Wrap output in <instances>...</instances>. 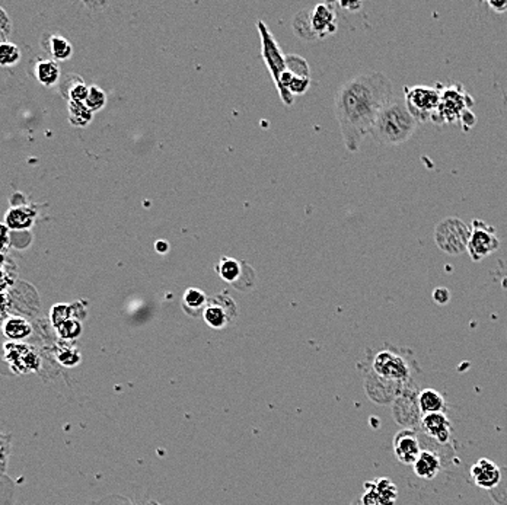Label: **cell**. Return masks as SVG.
<instances>
[{"instance_id":"6da1fadb","label":"cell","mask_w":507,"mask_h":505,"mask_svg":"<svg viewBox=\"0 0 507 505\" xmlns=\"http://www.w3.org/2000/svg\"><path fill=\"white\" fill-rule=\"evenodd\" d=\"M392 101V82L382 72L357 74L337 89L334 108L347 150L360 149L379 113Z\"/></svg>"},{"instance_id":"7a4b0ae2","label":"cell","mask_w":507,"mask_h":505,"mask_svg":"<svg viewBox=\"0 0 507 505\" xmlns=\"http://www.w3.org/2000/svg\"><path fill=\"white\" fill-rule=\"evenodd\" d=\"M417 124L407 108L406 101L394 99L379 113L370 136L382 146H398L406 143L414 135Z\"/></svg>"},{"instance_id":"3957f363","label":"cell","mask_w":507,"mask_h":505,"mask_svg":"<svg viewBox=\"0 0 507 505\" xmlns=\"http://www.w3.org/2000/svg\"><path fill=\"white\" fill-rule=\"evenodd\" d=\"M411 371L408 361L396 350H379L373 356L370 365V376L366 378V387L378 383H385L388 389L398 397L408 382Z\"/></svg>"},{"instance_id":"277c9868","label":"cell","mask_w":507,"mask_h":505,"mask_svg":"<svg viewBox=\"0 0 507 505\" xmlns=\"http://www.w3.org/2000/svg\"><path fill=\"white\" fill-rule=\"evenodd\" d=\"M472 227L458 217H446L435 229V242L438 248L452 256L468 251Z\"/></svg>"},{"instance_id":"5b68a950","label":"cell","mask_w":507,"mask_h":505,"mask_svg":"<svg viewBox=\"0 0 507 505\" xmlns=\"http://www.w3.org/2000/svg\"><path fill=\"white\" fill-rule=\"evenodd\" d=\"M442 85L436 86H406L404 88V101L410 114L417 123L432 121L433 115L438 113L442 101Z\"/></svg>"},{"instance_id":"8992f818","label":"cell","mask_w":507,"mask_h":505,"mask_svg":"<svg viewBox=\"0 0 507 505\" xmlns=\"http://www.w3.org/2000/svg\"><path fill=\"white\" fill-rule=\"evenodd\" d=\"M298 16L303 21L295 19V31L305 40L324 38L337 30L335 13L330 4L316 5L312 11H305Z\"/></svg>"},{"instance_id":"52a82bcc","label":"cell","mask_w":507,"mask_h":505,"mask_svg":"<svg viewBox=\"0 0 507 505\" xmlns=\"http://www.w3.org/2000/svg\"><path fill=\"white\" fill-rule=\"evenodd\" d=\"M474 101L468 92L458 84L442 88V101L438 113L433 115L432 121L435 124H452L461 121L465 111L472 106Z\"/></svg>"},{"instance_id":"ba28073f","label":"cell","mask_w":507,"mask_h":505,"mask_svg":"<svg viewBox=\"0 0 507 505\" xmlns=\"http://www.w3.org/2000/svg\"><path fill=\"white\" fill-rule=\"evenodd\" d=\"M257 28H258L260 40H261L262 60H264L267 69H269L273 81L277 86V91H279L282 74L287 70V57L283 55V51L280 50L276 38L273 37L272 31L269 30V26L265 25L264 21L257 22Z\"/></svg>"},{"instance_id":"9c48e42d","label":"cell","mask_w":507,"mask_h":505,"mask_svg":"<svg viewBox=\"0 0 507 505\" xmlns=\"http://www.w3.org/2000/svg\"><path fill=\"white\" fill-rule=\"evenodd\" d=\"M471 227L472 233L467 252L474 262H479L500 248V239L496 229L484 220H474Z\"/></svg>"},{"instance_id":"30bf717a","label":"cell","mask_w":507,"mask_h":505,"mask_svg":"<svg viewBox=\"0 0 507 505\" xmlns=\"http://www.w3.org/2000/svg\"><path fill=\"white\" fill-rule=\"evenodd\" d=\"M5 360L9 363L15 375L33 373L41 367V358L37 351L22 342L5 344Z\"/></svg>"},{"instance_id":"8fae6325","label":"cell","mask_w":507,"mask_h":505,"mask_svg":"<svg viewBox=\"0 0 507 505\" xmlns=\"http://www.w3.org/2000/svg\"><path fill=\"white\" fill-rule=\"evenodd\" d=\"M236 316V305L228 296H218L203 312L204 322L213 329L226 328Z\"/></svg>"},{"instance_id":"7c38bea8","label":"cell","mask_w":507,"mask_h":505,"mask_svg":"<svg viewBox=\"0 0 507 505\" xmlns=\"http://www.w3.org/2000/svg\"><path fill=\"white\" fill-rule=\"evenodd\" d=\"M394 453L399 463L408 466L416 463L421 448L418 436L413 429H404L394 437Z\"/></svg>"},{"instance_id":"4fadbf2b","label":"cell","mask_w":507,"mask_h":505,"mask_svg":"<svg viewBox=\"0 0 507 505\" xmlns=\"http://www.w3.org/2000/svg\"><path fill=\"white\" fill-rule=\"evenodd\" d=\"M471 476L477 487L483 489H493L500 484L501 472L493 460L483 458L472 465Z\"/></svg>"},{"instance_id":"5bb4252c","label":"cell","mask_w":507,"mask_h":505,"mask_svg":"<svg viewBox=\"0 0 507 505\" xmlns=\"http://www.w3.org/2000/svg\"><path fill=\"white\" fill-rule=\"evenodd\" d=\"M421 429L425 433V436H429L435 441L440 444H446L450 438L452 433V425L445 412L439 414H427L421 416Z\"/></svg>"},{"instance_id":"9a60e30c","label":"cell","mask_w":507,"mask_h":505,"mask_svg":"<svg viewBox=\"0 0 507 505\" xmlns=\"http://www.w3.org/2000/svg\"><path fill=\"white\" fill-rule=\"evenodd\" d=\"M37 211L30 207V205H18V207H11L5 216V226H8L11 230H28L35 220Z\"/></svg>"},{"instance_id":"2e32d148","label":"cell","mask_w":507,"mask_h":505,"mask_svg":"<svg viewBox=\"0 0 507 505\" xmlns=\"http://www.w3.org/2000/svg\"><path fill=\"white\" fill-rule=\"evenodd\" d=\"M414 473L424 481H432L442 470V460L432 450H424L413 465Z\"/></svg>"},{"instance_id":"e0dca14e","label":"cell","mask_w":507,"mask_h":505,"mask_svg":"<svg viewBox=\"0 0 507 505\" xmlns=\"http://www.w3.org/2000/svg\"><path fill=\"white\" fill-rule=\"evenodd\" d=\"M4 334L11 342H22L33 335V325L21 316H11L4 324Z\"/></svg>"},{"instance_id":"ac0fdd59","label":"cell","mask_w":507,"mask_h":505,"mask_svg":"<svg viewBox=\"0 0 507 505\" xmlns=\"http://www.w3.org/2000/svg\"><path fill=\"white\" fill-rule=\"evenodd\" d=\"M418 407L423 415L445 412V397L435 389H424L418 393Z\"/></svg>"},{"instance_id":"d6986e66","label":"cell","mask_w":507,"mask_h":505,"mask_svg":"<svg viewBox=\"0 0 507 505\" xmlns=\"http://www.w3.org/2000/svg\"><path fill=\"white\" fill-rule=\"evenodd\" d=\"M364 488L370 489L373 494H375L384 505H395L398 498V491L394 482L388 480V477H381L378 481L366 482Z\"/></svg>"},{"instance_id":"ffe728a7","label":"cell","mask_w":507,"mask_h":505,"mask_svg":"<svg viewBox=\"0 0 507 505\" xmlns=\"http://www.w3.org/2000/svg\"><path fill=\"white\" fill-rule=\"evenodd\" d=\"M34 74L43 86H55L60 79V67L56 60H40L35 64Z\"/></svg>"},{"instance_id":"44dd1931","label":"cell","mask_w":507,"mask_h":505,"mask_svg":"<svg viewBox=\"0 0 507 505\" xmlns=\"http://www.w3.org/2000/svg\"><path fill=\"white\" fill-rule=\"evenodd\" d=\"M207 305V296L203 290L194 287L185 290L182 296V307L186 313L191 316H199V313L203 314Z\"/></svg>"},{"instance_id":"7402d4cb","label":"cell","mask_w":507,"mask_h":505,"mask_svg":"<svg viewBox=\"0 0 507 505\" xmlns=\"http://www.w3.org/2000/svg\"><path fill=\"white\" fill-rule=\"evenodd\" d=\"M94 118V113L85 102L69 101V121L74 127H87Z\"/></svg>"},{"instance_id":"603a6c76","label":"cell","mask_w":507,"mask_h":505,"mask_svg":"<svg viewBox=\"0 0 507 505\" xmlns=\"http://www.w3.org/2000/svg\"><path fill=\"white\" fill-rule=\"evenodd\" d=\"M218 273L223 281L235 283L239 277H241L243 273L241 262L235 258L223 256L218 265Z\"/></svg>"},{"instance_id":"cb8c5ba5","label":"cell","mask_w":507,"mask_h":505,"mask_svg":"<svg viewBox=\"0 0 507 505\" xmlns=\"http://www.w3.org/2000/svg\"><path fill=\"white\" fill-rule=\"evenodd\" d=\"M50 52L56 60H67L72 56L73 48L65 37L56 34L50 37Z\"/></svg>"},{"instance_id":"d4e9b609","label":"cell","mask_w":507,"mask_h":505,"mask_svg":"<svg viewBox=\"0 0 507 505\" xmlns=\"http://www.w3.org/2000/svg\"><path fill=\"white\" fill-rule=\"evenodd\" d=\"M57 334L63 341H72L82 335V324L79 319L72 317L67 322L57 328Z\"/></svg>"},{"instance_id":"484cf974","label":"cell","mask_w":507,"mask_h":505,"mask_svg":"<svg viewBox=\"0 0 507 505\" xmlns=\"http://www.w3.org/2000/svg\"><path fill=\"white\" fill-rule=\"evenodd\" d=\"M73 317V309H72V305H56V306H52L51 312H50V321L52 324V327H55L56 329L63 325L65 322H67L69 319Z\"/></svg>"},{"instance_id":"4316f807","label":"cell","mask_w":507,"mask_h":505,"mask_svg":"<svg viewBox=\"0 0 507 505\" xmlns=\"http://www.w3.org/2000/svg\"><path fill=\"white\" fill-rule=\"evenodd\" d=\"M21 59L19 48L12 42H2L0 44V63L2 66H13Z\"/></svg>"},{"instance_id":"83f0119b","label":"cell","mask_w":507,"mask_h":505,"mask_svg":"<svg viewBox=\"0 0 507 505\" xmlns=\"http://www.w3.org/2000/svg\"><path fill=\"white\" fill-rule=\"evenodd\" d=\"M85 103H87V106H88V108H89L92 113H96V111L102 110L104 106H105V103H106V95H105V92H104L99 86H95V85H94V86L89 88V95H88Z\"/></svg>"},{"instance_id":"f1b7e54d","label":"cell","mask_w":507,"mask_h":505,"mask_svg":"<svg viewBox=\"0 0 507 505\" xmlns=\"http://www.w3.org/2000/svg\"><path fill=\"white\" fill-rule=\"evenodd\" d=\"M57 360L65 367H74V365H77L79 363L82 361V357H81V354H79V351L74 347H69V345H67V347H60L59 348Z\"/></svg>"},{"instance_id":"f546056e","label":"cell","mask_w":507,"mask_h":505,"mask_svg":"<svg viewBox=\"0 0 507 505\" xmlns=\"http://www.w3.org/2000/svg\"><path fill=\"white\" fill-rule=\"evenodd\" d=\"M67 93H69L67 98H69V101H72V102H85L87 98H88V95H89V88L84 84V81H81V82L74 84V85L69 89Z\"/></svg>"},{"instance_id":"4dcf8cb0","label":"cell","mask_w":507,"mask_h":505,"mask_svg":"<svg viewBox=\"0 0 507 505\" xmlns=\"http://www.w3.org/2000/svg\"><path fill=\"white\" fill-rule=\"evenodd\" d=\"M287 69L295 72L296 74H301V76H309V72H308L309 67H308L306 62L298 56L287 57Z\"/></svg>"},{"instance_id":"1f68e13d","label":"cell","mask_w":507,"mask_h":505,"mask_svg":"<svg viewBox=\"0 0 507 505\" xmlns=\"http://www.w3.org/2000/svg\"><path fill=\"white\" fill-rule=\"evenodd\" d=\"M353 505H384V504L378 499V497L373 494L370 489L364 488L363 495L359 499H356L353 502Z\"/></svg>"},{"instance_id":"d6a6232c","label":"cell","mask_w":507,"mask_h":505,"mask_svg":"<svg viewBox=\"0 0 507 505\" xmlns=\"http://www.w3.org/2000/svg\"><path fill=\"white\" fill-rule=\"evenodd\" d=\"M433 300H435L438 305H447L449 300H450L449 290L445 288V287H438V288L433 291Z\"/></svg>"},{"instance_id":"836d02e7","label":"cell","mask_w":507,"mask_h":505,"mask_svg":"<svg viewBox=\"0 0 507 505\" xmlns=\"http://www.w3.org/2000/svg\"><path fill=\"white\" fill-rule=\"evenodd\" d=\"M0 21H2V25H0V33H2V40H4L2 42H6V37L12 31V26H11L6 12L2 8H0Z\"/></svg>"},{"instance_id":"e575fe53","label":"cell","mask_w":507,"mask_h":505,"mask_svg":"<svg viewBox=\"0 0 507 505\" xmlns=\"http://www.w3.org/2000/svg\"><path fill=\"white\" fill-rule=\"evenodd\" d=\"M2 472L5 475V470H6V465H8V456H9V441H5L6 437H5V433L2 434Z\"/></svg>"},{"instance_id":"d590c367","label":"cell","mask_w":507,"mask_h":505,"mask_svg":"<svg viewBox=\"0 0 507 505\" xmlns=\"http://www.w3.org/2000/svg\"><path fill=\"white\" fill-rule=\"evenodd\" d=\"M489 6L494 9L497 13H504L507 12V0H501V2H496V0H490Z\"/></svg>"},{"instance_id":"8d00e7d4","label":"cell","mask_w":507,"mask_h":505,"mask_svg":"<svg viewBox=\"0 0 507 505\" xmlns=\"http://www.w3.org/2000/svg\"><path fill=\"white\" fill-rule=\"evenodd\" d=\"M461 121H462L464 128H465V130H469V128L475 124V117H474V114L468 110V111H465V113H464V115H462Z\"/></svg>"},{"instance_id":"74e56055","label":"cell","mask_w":507,"mask_h":505,"mask_svg":"<svg viewBox=\"0 0 507 505\" xmlns=\"http://www.w3.org/2000/svg\"><path fill=\"white\" fill-rule=\"evenodd\" d=\"M155 251H156L157 254L164 255V254H167V252L169 251V244H168L167 241H156V244H155Z\"/></svg>"},{"instance_id":"f35d334b","label":"cell","mask_w":507,"mask_h":505,"mask_svg":"<svg viewBox=\"0 0 507 505\" xmlns=\"http://www.w3.org/2000/svg\"><path fill=\"white\" fill-rule=\"evenodd\" d=\"M340 6L347 8V9H355V8H362V4L356 2V4H340Z\"/></svg>"}]
</instances>
